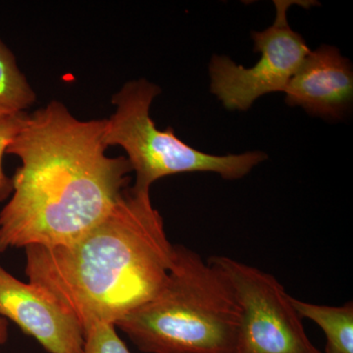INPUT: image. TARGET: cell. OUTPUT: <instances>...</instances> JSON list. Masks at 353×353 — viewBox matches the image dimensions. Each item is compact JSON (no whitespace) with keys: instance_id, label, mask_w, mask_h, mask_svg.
Returning a JSON list of instances; mask_svg holds the SVG:
<instances>
[{"instance_id":"6da1fadb","label":"cell","mask_w":353,"mask_h":353,"mask_svg":"<svg viewBox=\"0 0 353 353\" xmlns=\"http://www.w3.org/2000/svg\"><path fill=\"white\" fill-rule=\"evenodd\" d=\"M105 119L79 120L50 101L28 113L6 154L21 161L0 211V253L68 245L99 224L129 188L126 157L106 154Z\"/></svg>"},{"instance_id":"7a4b0ae2","label":"cell","mask_w":353,"mask_h":353,"mask_svg":"<svg viewBox=\"0 0 353 353\" xmlns=\"http://www.w3.org/2000/svg\"><path fill=\"white\" fill-rule=\"evenodd\" d=\"M29 283L75 317L83 332L115 325L159 292L175 254L150 192L128 188L110 213L68 245L28 246Z\"/></svg>"},{"instance_id":"3957f363","label":"cell","mask_w":353,"mask_h":353,"mask_svg":"<svg viewBox=\"0 0 353 353\" xmlns=\"http://www.w3.org/2000/svg\"><path fill=\"white\" fill-rule=\"evenodd\" d=\"M241 307L215 266L175 245L166 282L115 326L145 353H234Z\"/></svg>"},{"instance_id":"277c9868","label":"cell","mask_w":353,"mask_h":353,"mask_svg":"<svg viewBox=\"0 0 353 353\" xmlns=\"http://www.w3.org/2000/svg\"><path fill=\"white\" fill-rule=\"evenodd\" d=\"M161 90L145 79L131 81L112 97L115 111L105 119L103 141L106 146H120L136 173L132 189L150 192L153 183L181 173L209 172L225 180H239L267 158L264 152L241 154H208L187 145L172 128L157 129L150 117V108Z\"/></svg>"},{"instance_id":"5b68a950","label":"cell","mask_w":353,"mask_h":353,"mask_svg":"<svg viewBox=\"0 0 353 353\" xmlns=\"http://www.w3.org/2000/svg\"><path fill=\"white\" fill-rule=\"evenodd\" d=\"M208 262L227 279L241 307L234 353H322L309 340L292 296L273 275L227 256Z\"/></svg>"},{"instance_id":"8992f818","label":"cell","mask_w":353,"mask_h":353,"mask_svg":"<svg viewBox=\"0 0 353 353\" xmlns=\"http://www.w3.org/2000/svg\"><path fill=\"white\" fill-rule=\"evenodd\" d=\"M303 2L274 1L277 10L274 24L263 32H252L254 50L261 57L252 68L239 66L227 57H213L209 65L211 92L225 108L245 111L262 95L285 92L311 51L288 22V9Z\"/></svg>"},{"instance_id":"52a82bcc","label":"cell","mask_w":353,"mask_h":353,"mask_svg":"<svg viewBox=\"0 0 353 353\" xmlns=\"http://www.w3.org/2000/svg\"><path fill=\"white\" fill-rule=\"evenodd\" d=\"M0 317L15 323L48 353H83L85 336L74 316L31 283L0 264Z\"/></svg>"},{"instance_id":"ba28073f","label":"cell","mask_w":353,"mask_h":353,"mask_svg":"<svg viewBox=\"0 0 353 353\" xmlns=\"http://www.w3.org/2000/svg\"><path fill=\"white\" fill-rule=\"evenodd\" d=\"M290 106H301L308 114L341 119L352 105V63L334 46L323 44L310 51L285 90Z\"/></svg>"},{"instance_id":"9c48e42d","label":"cell","mask_w":353,"mask_h":353,"mask_svg":"<svg viewBox=\"0 0 353 353\" xmlns=\"http://www.w3.org/2000/svg\"><path fill=\"white\" fill-rule=\"evenodd\" d=\"M292 303L301 318L316 323L327 336L326 353H353V304L318 305L292 296Z\"/></svg>"},{"instance_id":"30bf717a","label":"cell","mask_w":353,"mask_h":353,"mask_svg":"<svg viewBox=\"0 0 353 353\" xmlns=\"http://www.w3.org/2000/svg\"><path fill=\"white\" fill-rule=\"evenodd\" d=\"M37 95L21 72L12 51L0 39V111L26 112Z\"/></svg>"},{"instance_id":"8fae6325","label":"cell","mask_w":353,"mask_h":353,"mask_svg":"<svg viewBox=\"0 0 353 353\" xmlns=\"http://www.w3.org/2000/svg\"><path fill=\"white\" fill-rule=\"evenodd\" d=\"M27 112L0 111V202L6 201L12 194V179L4 172L3 157L7 148L24 125Z\"/></svg>"},{"instance_id":"7c38bea8","label":"cell","mask_w":353,"mask_h":353,"mask_svg":"<svg viewBox=\"0 0 353 353\" xmlns=\"http://www.w3.org/2000/svg\"><path fill=\"white\" fill-rule=\"evenodd\" d=\"M83 353H131L118 336L115 325L95 323L83 332Z\"/></svg>"},{"instance_id":"4fadbf2b","label":"cell","mask_w":353,"mask_h":353,"mask_svg":"<svg viewBox=\"0 0 353 353\" xmlns=\"http://www.w3.org/2000/svg\"><path fill=\"white\" fill-rule=\"evenodd\" d=\"M8 339V321L0 317V345H4Z\"/></svg>"}]
</instances>
